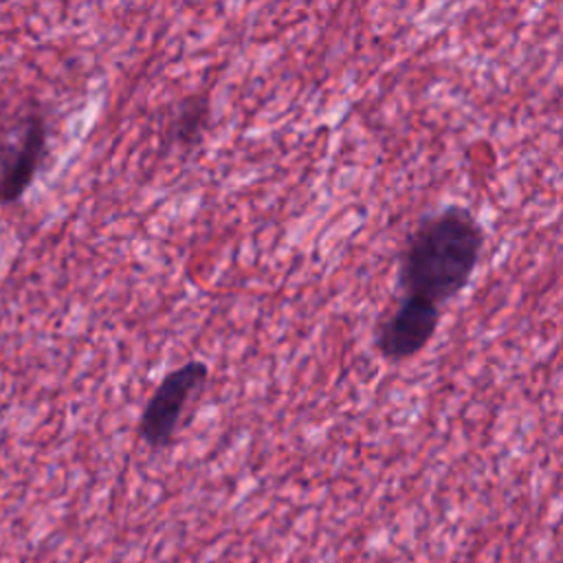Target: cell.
<instances>
[{
  "label": "cell",
  "mask_w": 563,
  "mask_h": 563,
  "mask_svg": "<svg viewBox=\"0 0 563 563\" xmlns=\"http://www.w3.org/2000/svg\"><path fill=\"white\" fill-rule=\"evenodd\" d=\"M209 123V101L205 95H189L176 108L169 132L172 141L183 147H194Z\"/></svg>",
  "instance_id": "5b68a950"
},
{
  "label": "cell",
  "mask_w": 563,
  "mask_h": 563,
  "mask_svg": "<svg viewBox=\"0 0 563 563\" xmlns=\"http://www.w3.org/2000/svg\"><path fill=\"white\" fill-rule=\"evenodd\" d=\"M440 308L422 297L402 295L396 306L378 321L374 345L389 363H402L418 356L435 336Z\"/></svg>",
  "instance_id": "277c9868"
},
{
  "label": "cell",
  "mask_w": 563,
  "mask_h": 563,
  "mask_svg": "<svg viewBox=\"0 0 563 563\" xmlns=\"http://www.w3.org/2000/svg\"><path fill=\"white\" fill-rule=\"evenodd\" d=\"M48 152V121L40 106L0 123V205L24 198Z\"/></svg>",
  "instance_id": "7a4b0ae2"
},
{
  "label": "cell",
  "mask_w": 563,
  "mask_h": 563,
  "mask_svg": "<svg viewBox=\"0 0 563 563\" xmlns=\"http://www.w3.org/2000/svg\"><path fill=\"white\" fill-rule=\"evenodd\" d=\"M484 242V227L468 207L446 205L422 216L400 249L398 288L442 308L471 284Z\"/></svg>",
  "instance_id": "6da1fadb"
},
{
  "label": "cell",
  "mask_w": 563,
  "mask_h": 563,
  "mask_svg": "<svg viewBox=\"0 0 563 563\" xmlns=\"http://www.w3.org/2000/svg\"><path fill=\"white\" fill-rule=\"evenodd\" d=\"M209 378V365L200 358H189L167 372L154 387L139 418V438L154 451L174 444L189 400L202 391Z\"/></svg>",
  "instance_id": "3957f363"
}]
</instances>
